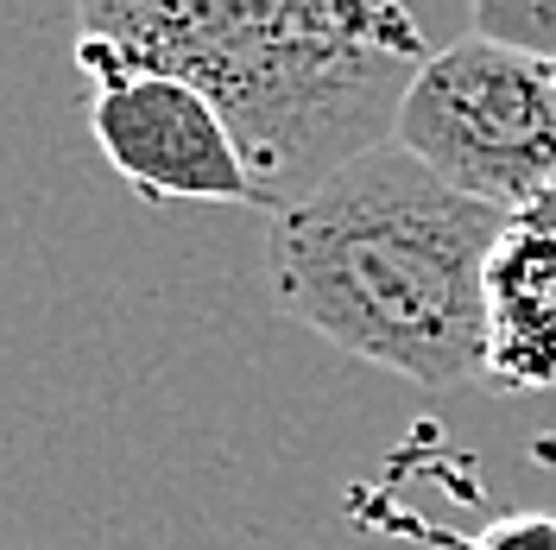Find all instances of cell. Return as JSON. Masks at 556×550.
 Wrapping results in <instances>:
<instances>
[{"instance_id": "4", "label": "cell", "mask_w": 556, "mask_h": 550, "mask_svg": "<svg viewBox=\"0 0 556 550\" xmlns=\"http://www.w3.org/2000/svg\"><path fill=\"white\" fill-rule=\"evenodd\" d=\"M76 70L89 76V134L134 197H146V203H228L266 215L260 177L247 165L228 114L190 76L96 58V51H76Z\"/></svg>"}, {"instance_id": "1", "label": "cell", "mask_w": 556, "mask_h": 550, "mask_svg": "<svg viewBox=\"0 0 556 550\" xmlns=\"http://www.w3.org/2000/svg\"><path fill=\"white\" fill-rule=\"evenodd\" d=\"M76 51L190 76L278 215L392 139L405 89L468 33V0H76Z\"/></svg>"}, {"instance_id": "5", "label": "cell", "mask_w": 556, "mask_h": 550, "mask_svg": "<svg viewBox=\"0 0 556 550\" xmlns=\"http://www.w3.org/2000/svg\"><path fill=\"white\" fill-rule=\"evenodd\" d=\"M493 392L556 386V203L506 222L486 266V379Z\"/></svg>"}, {"instance_id": "6", "label": "cell", "mask_w": 556, "mask_h": 550, "mask_svg": "<svg viewBox=\"0 0 556 550\" xmlns=\"http://www.w3.org/2000/svg\"><path fill=\"white\" fill-rule=\"evenodd\" d=\"M468 33L556 64V0H468Z\"/></svg>"}, {"instance_id": "2", "label": "cell", "mask_w": 556, "mask_h": 550, "mask_svg": "<svg viewBox=\"0 0 556 550\" xmlns=\"http://www.w3.org/2000/svg\"><path fill=\"white\" fill-rule=\"evenodd\" d=\"M500 241V209L380 139L278 209L266 266L285 316L380 374L450 392L486 379V266Z\"/></svg>"}, {"instance_id": "7", "label": "cell", "mask_w": 556, "mask_h": 550, "mask_svg": "<svg viewBox=\"0 0 556 550\" xmlns=\"http://www.w3.org/2000/svg\"><path fill=\"white\" fill-rule=\"evenodd\" d=\"M455 550H556V513H500Z\"/></svg>"}, {"instance_id": "3", "label": "cell", "mask_w": 556, "mask_h": 550, "mask_svg": "<svg viewBox=\"0 0 556 550\" xmlns=\"http://www.w3.org/2000/svg\"><path fill=\"white\" fill-rule=\"evenodd\" d=\"M392 139L450 190L519 222L556 203V64L462 33L405 89Z\"/></svg>"}]
</instances>
